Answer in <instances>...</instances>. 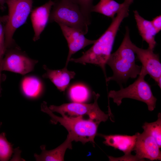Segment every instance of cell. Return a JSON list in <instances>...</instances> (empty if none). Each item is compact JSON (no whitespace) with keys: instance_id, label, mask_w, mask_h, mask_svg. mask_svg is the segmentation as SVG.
Wrapping results in <instances>:
<instances>
[{"instance_id":"cell-4","label":"cell","mask_w":161,"mask_h":161,"mask_svg":"<svg viewBox=\"0 0 161 161\" xmlns=\"http://www.w3.org/2000/svg\"><path fill=\"white\" fill-rule=\"evenodd\" d=\"M117 33L115 28L109 27L96 40L92 46L81 57L77 58H71L70 61L84 65L91 64L98 65L103 70L106 79V65L111 54Z\"/></svg>"},{"instance_id":"cell-19","label":"cell","mask_w":161,"mask_h":161,"mask_svg":"<svg viewBox=\"0 0 161 161\" xmlns=\"http://www.w3.org/2000/svg\"><path fill=\"white\" fill-rule=\"evenodd\" d=\"M158 118L151 123L145 122L142 127L143 131L153 137L157 142L160 148L161 147V114L159 113Z\"/></svg>"},{"instance_id":"cell-27","label":"cell","mask_w":161,"mask_h":161,"mask_svg":"<svg viewBox=\"0 0 161 161\" xmlns=\"http://www.w3.org/2000/svg\"><path fill=\"white\" fill-rule=\"evenodd\" d=\"M6 2V0H0V7L1 10H3L4 9Z\"/></svg>"},{"instance_id":"cell-3","label":"cell","mask_w":161,"mask_h":161,"mask_svg":"<svg viewBox=\"0 0 161 161\" xmlns=\"http://www.w3.org/2000/svg\"><path fill=\"white\" fill-rule=\"evenodd\" d=\"M51 10L49 22H55L86 34L89 24L78 6L71 0L55 2Z\"/></svg>"},{"instance_id":"cell-6","label":"cell","mask_w":161,"mask_h":161,"mask_svg":"<svg viewBox=\"0 0 161 161\" xmlns=\"http://www.w3.org/2000/svg\"><path fill=\"white\" fill-rule=\"evenodd\" d=\"M33 0H6L8 10L5 24L6 49L15 45L13 38L17 30L26 22L31 12Z\"/></svg>"},{"instance_id":"cell-2","label":"cell","mask_w":161,"mask_h":161,"mask_svg":"<svg viewBox=\"0 0 161 161\" xmlns=\"http://www.w3.org/2000/svg\"><path fill=\"white\" fill-rule=\"evenodd\" d=\"M41 109L42 111L50 117L52 123H59L66 128L68 132V135L72 141H80L83 144L90 142L95 145L94 139L100 123L90 119L58 116L49 109L45 101L41 104Z\"/></svg>"},{"instance_id":"cell-22","label":"cell","mask_w":161,"mask_h":161,"mask_svg":"<svg viewBox=\"0 0 161 161\" xmlns=\"http://www.w3.org/2000/svg\"><path fill=\"white\" fill-rule=\"evenodd\" d=\"M77 4L84 15L88 23L90 24L92 21V9L93 6V0H71Z\"/></svg>"},{"instance_id":"cell-17","label":"cell","mask_w":161,"mask_h":161,"mask_svg":"<svg viewBox=\"0 0 161 161\" xmlns=\"http://www.w3.org/2000/svg\"><path fill=\"white\" fill-rule=\"evenodd\" d=\"M20 89L23 95L25 97L30 100H36L42 94L43 85L41 80L37 76H27L22 79Z\"/></svg>"},{"instance_id":"cell-24","label":"cell","mask_w":161,"mask_h":161,"mask_svg":"<svg viewBox=\"0 0 161 161\" xmlns=\"http://www.w3.org/2000/svg\"><path fill=\"white\" fill-rule=\"evenodd\" d=\"M109 158L110 161H139L136 156L130 154H125V155L120 157H114L112 156H109Z\"/></svg>"},{"instance_id":"cell-8","label":"cell","mask_w":161,"mask_h":161,"mask_svg":"<svg viewBox=\"0 0 161 161\" xmlns=\"http://www.w3.org/2000/svg\"><path fill=\"white\" fill-rule=\"evenodd\" d=\"M38 62L30 58L15 45L6 49L0 63V73L6 71L24 75L32 71Z\"/></svg>"},{"instance_id":"cell-14","label":"cell","mask_w":161,"mask_h":161,"mask_svg":"<svg viewBox=\"0 0 161 161\" xmlns=\"http://www.w3.org/2000/svg\"><path fill=\"white\" fill-rule=\"evenodd\" d=\"M99 135L103 137V143L122 151L125 154H130L133 151L137 139L136 134L132 136L119 134Z\"/></svg>"},{"instance_id":"cell-11","label":"cell","mask_w":161,"mask_h":161,"mask_svg":"<svg viewBox=\"0 0 161 161\" xmlns=\"http://www.w3.org/2000/svg\"><path fill=\"white\" fill-rule=\"evenodd\" d=\"M62 33L68 44L69 52L65 66L67 67L72 55L86 46L93 44L96 40L87 38L84 35L76 30L59 24Z\"/></svg>"},{"instance_id":"cell-26","label":"cell","mask_w":161,"mask_h":161,"mask_svg":"<svg viewBox=\"0 0 161 161\" xmlns=\"http://www.w3.org/2000/svg\"><path fill=\"white\" fill-rule=\"evenodd\" d=\"M6 78V75L2 73H0V93L1 90V83L5 81Z\"/></svg>"},{"instance_id":"cell-21","label":"cell","mask_w":161,"mask_h":161,"mask_svg":"<svg viewBox=\"0 0 161 161\" xmlns=\"http://www.w3.org/2000/svg\"><path fill=\"white\" fill-rule=\"evenodd\" d=\"M2 123H0V127ZM13 152V145L8 141L5 134L3 132L0 134V161H8Z\"/></svg>"},{"instance_id":"cell-28","label":"cell","mask_w":161,"mask_h":161,"mask_svg":"<svg viewBox=\"0 0 161 161\" xmlns=\"http://www.w3.org/2000/svg\"><path fill=\"white\" fill-rule=\"evenodd\" d=\"M1 17V16H0V18Z\"/></svg>"},{"instance_id":"cell-15","label":"cell","mask_w":161,"mask_h":161,"mask_svg":"<svg viewBox=\"0 0 161 161\" xmlns=\"http://www.w3.org/2000/svg\"><path fill=\"white\" fill-rule=\"evenodd\" d=\"M72 140L67 135L64 142L56 148L50 150H47L45 145L40 146L42 151L39 155L35 154L34 156L36 161H50L64 160V156L67 149H72Z\"/></svg>"},{"instance_id":"cell-13","label":"cell","mask_w":161,"mask_h":161,"mask_svg":"<svg viewBox=\"0 0 161 161\" xmlns=\"http://www.w3.org/2000/svg\"><path fill=\"white\" fill-rule=\"evenodd\" d=\"M43 67L46 72L42 77L49 79L61 92H64L69 85L71 80L75 75L74 71L68 70L66 66L61 69L52 70L49 69L46 65Z\"/></svg>"},{"instance_id":"cell-18","label":"cell","mask_w":161,"mask_h":161,"mask_svg":"<svg viewBox=\"0 0 161 161\" xmlns=\"http://www.w3.org/2000/svg\"><path fill=\"white\" fill-rule=\"evenodd\" d=\"M123 5V3L120 4L114 0H100L97 4L93 6L91 11L92 12L100 13L112 19Z\"/></svg>"},{"instance_id":"cell-16","label":"cell","mask_w":161,"mask_h":161,"mask_svg":"<svg viewBox=\"0 0 161 161\" xmlns=\"http://www.w3.org/2000/svg\"><path fill=\"white\" fill-rule=\"evenodd\" d=\"M137 26L140 35L143 40L148 44V48L154 50L156 45L155 36L157 34L151 21L142 17L138 11H134Z\"/></svg>"},{"instance_id":"cell-9","label":"cell","mask_w":161,"mask_h":161,"mask_svg":"<svg viewBox=\"0 0 161 161\" xmlns=\"http://www.w3.org/2000/svg\"><path fill=\"white\" fill-rule=\"evenodd\" d=\"M132 48L137 58L142 64L141 68L146 75L157 83L161 89V64L158 54L154 53L149 48L144 49L137 47L132 43Z\"/></svg>"},{"instance_id":"cell-7","label":"cell","mask_w":161,"mask_h":161,"mask_svg":"<svg viewBox=\"0 0 161 161\" xmlns=\"http://www.w3.org/2000/svg\"><path fill=\"white\" fill-rule=\"evenodd\" d=\"M93 95L94 100L93 103L85 104L74 102L59 106L51 105L49 108L52 112L60 114L62 117H80L85 119L84 117L86 116L100 123L102 122H105L110 115L102 111L98 106L97 100L100 95L93 92Z\"/></svg>"},{"instance_id":"cell-1","label":"cell","mask_w":161,"mask_h":161,"mask_svg":"<svg viewBox=\"0 0 161 161\" xmlns=\"http://www.w3.org/2000/svg\"><path fill=\"white\" fill-rule=\"evenodd\" d=\"M129 30L126 26L123 41L117 50L111 53L106 64L111 67L113 75L107 77L106 82L116 81L120 86L126 83L129 78H135L139 75L141 66L135 63V53L132 47Z\"/></svg>"},{"instance_id":"cell-20","label":"cell","mask_w":161,"mask_h":161,"mask_svg":"<svg viewBox=\"0 0 161 161\" xmlns=\"http://www.w3.org/2000/svg\"><path fill=\"white\" fill-rule=\"evenodd\" d=\"M69 95L73 102L82 103L88 100L89 93L88 89L85 86L77 85L73 86L70 89Z\"/></svg>"},{"instance_id":"cell-10","label":"cell","mask_w":161,"mask_h":161,"mask_svg":"<svg viewBox=\"0 0 161 161\" xmlns=\"http://www.w3.org/2000/svg\"><path fill=\"white\" fill-rule=\"evenodd\" d=\"M137 139L134 149L139 161L161 160V153L157 142L152 136L143 131L136 133Z\"/></svg>"},{"instance_id":"cell-12","label":"cell","mask_w":161,"mask_h":161,"mask_svg":"<svg viewBox=\"0 0 161 161\" xmlns=\"http://www.w3.org/2000/svg\"><path fill=\"white\" fill-rule=\"evenodd\" d=\"M55 1L50 0L43 5L32 10L31 19L34 31L33 40H38L48 22L51 8Z\"/></svg>"},{"instance_id":"cell-23","label":"cell","mask_w":161,"mask_h":161,"mask_svg":"<svg viewBox=\"0 0 161 161\" xmlns=\"http://www.w3.org/2000/svg\"><path fill=\"white\" fill-rule=\"evenodd\" d=\"M7 19V15L1 16L0 18V63L4 57L6 50L4 26Z\"/></svg>"},{"instance_id":"cell-5","label":"cell","mask_w":161,"mask_h":161,"mask_svg":"<svg viewBox=\"0 0 161 161\" xmlns=\"http://www.w3.org/2000/svg\"><path fill=\"white\" fill-rule=\"evenodd\" d=\"M146 75L141 68L138 77L133 83L125 88L121 87L118 91L111 90L108 97L112 98L118 106L121 104L122 100L125 98L141 101L147 104L149 111H153L156 107L157 99L153 95L150 85L145 80Z\"/></svg>"},{"instance_id":"cell-25","label":"cell","mask_w":161,"mask_h":161,"mask_svg":"<svg viewBox=\"0 0 161 161\" xmlns=\"http://www.w3.org/2000/svg\"><path fill=\"white\" fill-rule=\"evenodd\" d=\"M152 24L157 33L161 30V16H157L151 21Z\"/></svg>"}]
</instances>
